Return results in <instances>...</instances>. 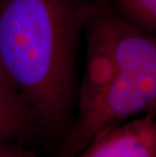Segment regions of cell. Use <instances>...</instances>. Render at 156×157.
I'll return each instance as SVG.
<instances>
[{"label":"cell","instance_id":"3957f363","mask_svg":"<svg viewBox=\"0 0 156 157\" xmlns=\"http://www.w3.org/2000/svg\"><path fill=\"white\" fill-rule=\"evenodd\" d=\"M76 157H156V113H146L96 135Z\"/></svg>","mask_w":156,"mask_h":157},{"label":"cell","instance_id":"8992f818","mask_svg":"<svg viewBox=\"0 0 156 157\" xmlns=\"http://www.w3.org/2000/svg\"><path fill=\"white\" fill-rule=\"evenodd\" d=\"M122 17L156 35V0H118Z\"/></svg>","mask_w":156,"mask_h":157},{"label":"cell","instance_id":"277c9868","mask_svg":"<svg viewBox=\"0 0 156 157\" xmlns=\"http://www.w3.org/2000/svg\"><path fill=\"white\" fill-rule=\"evenodd\" d=\"M115 74L116 66L108 49L97 34L89 29L87 57L79 96L78 117L88 111L111 83Z\"/></svg>","mask_w":156,"mask_h":157},{"label":"cell","instance_id":"5b68a950","mask_svg":"<svg viewBox=\"0 0 156 157\" xmlns=\"http://www.w3.org/2000/svg\"><path fill=\"white\" fill-rule=\"evenodd\" d=\"M35 116L25 98L0 75V150L24 135Z\"/></svg>","mask_w":156,"mask_h":157},{"label":"cell","instance_id":"52a82bcc","mask_svg":"<svg viewBox=\"0 0 156 157\" xmlns=\"http://www.w3.org/2000/svg\"><path fill=\"white\" fill-rule=\"evenodd\" d=\"M0 157H26V155L21 150L6 146L0 150Z\"/></svg>","mask_w":156,"mask_h":157},{"label":"cell","instance_id":"7a4b0ae2","mask_svg":"<svg viewBox=\"0 0 156 157\" xmlns=\"http://www.w3.org/2000/svg\"><path fill=\"white\" fill-rule=\"evenodd\" d=\"M90 29L101 38L116 74L89 109L79 116L64 157H76L102 131L146 113H156V35L121 15L101 13Z\"/></svg>","mask_w":156,"mask_h":157},{"label":"cell","instance_id":"6da1fadb","mask_svg":"<svg viewBox=\"0 0 156 157\" xmlns=\"http://www.w3.org/2000/svg\"><path fill=\"white\" fill-rule=\"evenodd\" d=\"M80 23L71 0H0V75L52 129L71 102Z\"/></svg>","mask_w":156,"mask_h":157}]
</instances>
